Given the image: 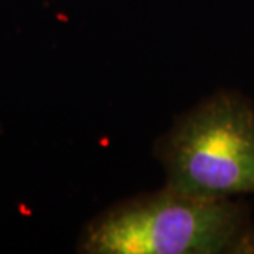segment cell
<instances>
[{
    "mask_svg": "<svg viewBox=\"0 0 254 254\" xmlns=\"http://www.w3.org/2000/svg\"><path fill=\"white\" fill-rule=\"evenodd\" d=\"M167 187L206 198L254 193V106L216 91L175 119L157 140Z\"/></svg>",
    "mask_w": 254,
    "mask_h": 254,
    "instance_id": "7a4b0ae2",
    "label": "cell"
},
{
    "mask_svg": "<svg viewBox=\"0 0 254 254\" xmlns=\"http://www.w3.org/2000/svg\"><path fill=\"white\" fill-rule=\"evenodd\" d=\"M84 254H248L254 225L245 203L170 187L124 198L83 228Z\"/></svg>",
    "mask_w": 254,
    "mask_h": 254,
    "instance_id": "6da1fadb",
    "label": "cell"
}]
</instances>
